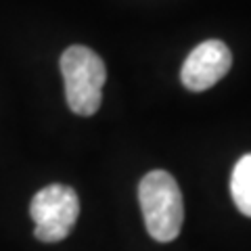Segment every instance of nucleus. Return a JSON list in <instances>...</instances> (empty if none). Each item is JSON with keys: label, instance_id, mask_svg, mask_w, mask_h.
<instances>
[{"label": "nucleus", "instance_id": "1", "mask_svg": "<svg viewBox=\"0 0 251 251\" xmlns=\"http://www.w3.org/2000/svg\"><path fill=\"white\" fill-rule=\"evenodd\" d=\"M140 209H143L147 232L157 243L174 241L184 222V203L174 176L155 170L140 180L138 186Z\"/></svg>", "mask_w": 251, "mask_h": 251}, {"label": "nucleus", "instance_id": "2", "mask_svg": "<svg viewBox=\"0 0 251 251\" xmlns=\"http://www.w3.org/2000/svg\"><path fill=\"white\" fill-rule=\"evenodd\" d=\"M61 74L65 82V99L69 109L84 117L97 113L107 80L103 59L88 46H69L61 54Z\"/></svg>", "mask_w": 251, "mask_h": 251}, {"label": "nucleus", "instance_id": "3", "mask_svg": "<svg viewBox=\"0 0 251 251\" xmlns=\"http://www.w3.org/2000/svg\"><path fill=\"white\" fill-rule=\"evenodd\" d=\"M29 216L34 220V234L42 243H59L69 237L80 216V199L72 186L49 184L31 199Z\"/></svg>", "mask_w": 251, "mask_h": 251}, {"label": "nucleus", "instance_id": "4", "mask_svg": "<svg viewBox=\"0 0 251 251\" xmlns=\"http://www.w3.org/2000/svg\"><path fill=\"white\" fill-rule=\"evenodd\" d=\"M232 54L222 40H205L186 57L180 80L191 92H203L216 86L230 72Z\"/></svg>", "mask_w": 251, "mask_h": 251}, {"label": "nucleus", "instance_id": "5", "mask_svg": "<svg viewBox=\"0 0 251 251\" xmlns=\"http://www.w3.org/2000/svg\"><path fill=\"white\" fill-rule=\"evenodd\" d=\"M232 201L241 214L251 218V153L241 157L230 176Z\"/></svg>", "mask_w": 251, "mask_h": 251}]
</instances>
